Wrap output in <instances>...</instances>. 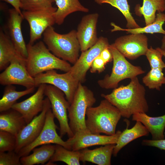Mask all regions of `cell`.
I'll use <instances>...</instances> for the list:
<instances>
[{
  "mask_svg": "<svg viewBox=\"0 0 165 165\" xmlns=\"http://www.w3.org/2000/svg\"><path fill=\"white\" fill-rule=\"evenodd\" d=\"M101 95L117 108L122 116L125 118H129L137 113H146L148 110L145 88L137 77L131 79L128 85H121L109 94Z\"/></svg>",
  "mask_w": 165,
  "mask_h": 165,
  "instance_id": "6da1fadb",
  "label": "cell"
},
{
  "mask_svg": "<svg viewBox=\"0 0 165 165\" xmlns=\"http://www.w3.org/2000/svg\"><path fill=\"white\" fill-rule=\"evenodd\" d=\"M27 47L28 57L25 65L33 77L53 69L59 70L65 72L70 70L72 66L69 62L54 55L44 42L40 41L33 44L28 43Z\"/></svg>",
  "mask_w": 165,
  "mask_h": 165,
  "instance_id": "7a4b0ae2",
  "label": "cell"
},
{
  "mask_svg": "<svg viewBox=\"0 0 165 165\" xmlns=\"http://www.w3.org/2000/svg\"><path fill=\"white\" fill-rule=\"evenodd\" d=\"M86 115V126L90 133L108 135L115 134L116 126L122 116L118 108L105 99L97 106L88 108Z\"/></svg>",
  "mask_w": 165,
  "mask_h": 165,
  "instance_id": "3957f363",
  "label": "cell"
},
{
  "mask_svg": "<svg viewBox=\"0 0 165 165\" xmlns=\"http://www.w3.org/2000/svg\"><path fill=\"white\" fill-rule=\"evenodd\" d=\"M43 36L44 42L54 55L73 64L76 62L80 48L76 30L61 34L50 26L45 31Z\"/></svg>",
  "mask_w": 165,
  "mask_h": 165,
  "instance_id": "277c9868",
  "label": "cell"
},
{
  "mask_svg": "<svg viewBox=\"0 0 165 165\" xmlns=\"http://www.w3.org/2000/svg\"><path fill=\"white\" fill-rule=\"evenodd\" d=\"M96 101L92 91L79 82L68 109L69 125L74 134L90 132L86 126L85 116L87 109Z\"/></svg>",
  "mask_w": 165,
  "mask_h": 165,
  "instance_id": "5b68a950",
  "label": "cell"
},
{
  "mask_svg": "<svg viewBox=\"0 0 165 165\" xmlns=\"http://www.w3.org/2000/svg\"><path fill=\"white\" fill-rule=\"evenodd\" d=\"M113 57V64L110 75L97 81L99 86L105 89H115L118 87L121 81L130 79L145 73L141 68L134 65L128 61L126 57L111 44L108 47Z\"/></svg>",
  "mask_w": 165,
  "mask_h": 165,
  "instance_id": "8992f818",
  "label": "cell"
},
{
  "mask_svg": "<svg viewBox=\"0 0 165 165\" xmlns=\"http://www.w3.org/2000/svg\"><path fill=\"white\" fill-rule=\"evenodd\" d=\"M45 95L50 101L51 109L54 117L58 120L60 126V135L62 138L67 134L69 138L74 134L69 125L67 114L70 104L61 90L50 85L46 84Z\"/></svg>",
  "mask_w": 165,
  "mask_h": 165,
  "instance_id": "52a82bcc",
  "label": "cell"
},
{
  "mask_svg": "<svg viewBox=\"0 0 165 165\" xmlns=\"http://www.w3.org/2000/svg\"><path fill=\"white\" fill-rule=\"evenodd\" d=\"M26 59L20 56L14 58L0 74V83L3 86L17 85L29 89L35 87L34 78L28 71Z\"/></svg>",
  "mask_w": 165,
  "mask_h": 165,
  "instance_id": "ba28073f",
  "label": "cell"
},
{
  "mask_svg": "<svg viewBox=\"0 0 165 165\" xmlns=\"http://www.w3.org/2000/svg\"><path fill=\"white\" fill-rule=\"evenodd\" d=\"M34 78L35 87L43 84L53 85L64 92L70 104L79 83L74 79L69 72L59 74L54 69L40 74Z\"/></svg>",
  "mask_w": 165,
  "mask_h": 165,
  "instance_id": "9c48e42d",
  "label": "cell"
},
{
  "mask_svg": "<svg viewBox=\"0 0 165 165\" xmlns=\"http://www.w3.org/2000/svg\"><path fill=\"white\" fill-rule=\"evenodd\" d=\"M108 39L103 37L98 38L97 42L87 50L82 52L76 62L68 71L76 81L82 83L86 80L87 72L95 59L105 49L109 47Z\"/></svg>",
  "mask_w": 165,
  "mask_h": 165,
  "instance_id": "30bf717a",
  "label": "cell"
},
{
  "mask_svg": "<svg viewBox=\"0 0 165 165\" xmlns=\"http://www.w3.org/2000/svg\"><path fill=\"white\" fill-rule=\"evenodd\" d=\"M57 8H51L34 11H23L24 19L28 22L30 27V40L29 43L34 44L41 38L45 31L55 23L53 13Z\"/></svg>",
  "mask_w": 165,
  "mask_h": 165,
  "instance_id": "8fae6325",
  "label": "cell"
},
{
  "mask_svg": "<svg viewBox=\"0 0 165 165\" xmlns=\"http://www.w3.org/2000/svg\"><path fill=\"white\" fill-rule=\"evenodd\" d=\"M55 118L51 108L49 109L46 114L43 127L38 136L33 142L21 148L18 153L21 157L29 155L34 148L44 145L58 144L68 149L66 141H64L57 133V127L54 122Z\"/></svg>",
  "mask_w": 165,
  "mask_h": 165,
  "instance_id": "7c38bea8",
  "label": "cell"
},
{
  "mask_svg": "<svg viewBox=\"0 0 165 165\" xmlns=\"http://www.w3.org/2000/svg\"><path fill=\"white\" fill-rule=\"evenodd\" d=\"M148 41L143 34H131L117 38L111 45L125 57L133 60L145 55L148 48Z\"/></svg>",
  "mask_w": 165,
  "mask_h": 165,
  "instance_id": "4fadbf2b",
  "label": "cell"
},
{
  "mask_svg": "<svg viewBox=\"0 0 165 165\" xmlns=\"http://www.w3.org/2000/svg\"><path fill=\"white\" fill-rule=\"evenodd\" d=\"M50 108V102L46 97L40 114L27 124L16 136L15 152L18 153L21 148L31 143L38 137L43 127L47 112Z\"/></svg>",
  "mask_w": 165,
  "mask_h": 165,
  "instance_id": "5bb4252c",
  "label": "cell"
},
{
  "mask_svg": "<svg viewBox=\"0 0 165 165\" xmlns=\"http://www.w3.org/2000/svg\"><path fill=\"white\" fill-rule=\"evenodd\" d=\"M122 132L118 130L113 135H101L90 132L74 134L66 141L68 149L79 151L96 145H105L116 144Z\"/></svg>",
  "mask_w": 165,
  "mask_h": 165,
  "instance_id": "9a60e30c",
  "label": "cell"
},
{
  "mask_svg": "<svg viewBox=\"0 0 165 165\" xmlns=\"http://www.w3.org/2000/svg\"><path fill=\"white\" fill-rule=\"evenodd\" d=\"M98 16L97 13L86 15L82 18L78 25L77 36L82 52L91 47L98 40L97 25Z\"/></svg>",
  "mask_w": 165,
  "mask_h": 165,
  "instance_id": "2e32d148",
  "label": "cell"
},
{
  "mask_svg": "<svg viewBox=\"0 0 165 165\" xmlns=\"http://www.w3.org/2000/svg\"><path fill=\"white\" fill-rule=\"evenodd\" d=\"M46 85L44 84H40L33 95L22 101L16 102L12 107V108L21 114L27 124L42 110Z\"/></svg>",
  "mask_w": 165,
  "mask_h": 165,
  "instance_id": "e0dca14e",
  "label": "cell"
},
{
  "mask_svg": "<svg viewBox=\"0 0 165 165\" xmlns=\"http://www.w3.org/2000/svg\"><path fill=\"white\" fill-rule=\"evenodd\" d=\"M9 13L7 24L9 36L18 54L26 59L28 57L27 45L21 30V23L24 17L13 8L9 9Z\"/></svg>",
  "mask_w": 165,
  "mask_h": 165,
  "instance_id": "ac0fdd59",
  "label": "cell"
},
{
  "mask_svg": "<svg viewBox=\"0 0 165 165\" xmlns=\"http://www.w3.org/2000/svg\"><path fill=\"white\" fill-rule=\"evenodd\" d=\"M115 144L106 145L93 150L86 148L80 150V161L98 165H110Z\"/></svg>",
  "mask_w": 165,
  "mask_h": 165,
  "instance_id": "d6986e66",
  "label": "cell"
},
{
  "mask_svg": "<svg viewBox=\"0 0 165 165\" xmlns=\"http://www.w3.org/2000/svg\"><path fill=\"white\" fill-rule=\"evenodd\" d=\"M132 120L142 123L151 134L152 139H164L165 114L158 117H151L146 113H138L132 116Z\"/></svg>",
  "mask_w": 165,
  "mask_h": 165,
  "instance_id": "ffe728a7",
  "label": "cell"
},
{
  "mask_svg": "<svg viewBox=\"0 0 165 165\" xmlns=\"http://www.w3.org/2000/svg\"><path fill=\"white\" fill-rule=\"evenodd\" d=\"M26 124L21 114L14 109L11 108L0 112V131L10 133L16 136Z\"/></svg>",
  "mask_w": 165,
  "mask_h": 165,
  "instance_id": "44dd1931",
  "label": "cell"
},
{
  "mask_svg": "<svg viewBox=\"0 0 165 165\" xmlns=\"http://www.w3.org/2000/svg\"><path fill=\"white\" fill-rule=\"evenodd\" d=\"M149 131L140 122L137 121L131 128L127 127L122 132L116 143L115 146L113 155L116 156L119 151L129 143L138 138L148 135Z\"/></svg>",
  "mask_w": 165,
  "mask_h": 165,
  "instance_id": "7402d4cb",
  "label": "cell"
},
{
  "mask_svg": "<svg viewBox=\"0 0 165 165\" xmlns=\"http://www.w3.org/2000/svg\"><path fill=\"white\" fill-rule=\"evenodd\" d=\"M54 2L57 8L53 16L55 23L59 25L62 24L66 17L73 13L77 11L87 13L89 11L79 0H55Z\"/></svg>",
  "mask_w": 165,
  "mask_h": 165,
  "instance_id": "603a6c76",
  "label": "cell"
},
{
  "mask_svg": "<svg viewBox=\"0 0 165 165\" xmlns=\"http://www.w3.org/2000/svg\"><path fill=\"white\" fill-rule=\"evenodd\" d=\"M55 145L48 144L42 145L40 147L35 148L33 153L20 158L22 165H44L51 159L55 151Z\"/></svg>",
  "mask_w": 165,
  "mask_h": 165,
  "instance_id": "cb8c5ba5",
  "label": "cell"
},
{
  "mask_svg": "<svg viewBox=\"0 0 165 165\" xmlns=\"http://www.w3.org/2000/svg\"><path fill=\"white\" fill-rule=\"evenodd\" d=\"M18 56L21 57L17 53L9 36L6 35L2 29L1 30L0 70H4L8 66L11 61L14 58Z\"/></svg>",
  "mask_w": 165,
  "mask_h": 165,
  "instance_id": "d4e9b609",
  "label": "cell"
},
{
  "mask_svg": "<svg viewBox=\"0 0 165 165\" xmlns=\"http://www.w3.org/2000/svg\"><path fill=\"white\" fill-rule=\"evenodd\" d=\"M165 22V14L162 13H158L156 16L154 21L152 23L143 28H139L131 29H123L116 25L113 23L111 24L114 28L112 31H127V33L143 34V33L153 34L159 33L165 35V30L162 27Z\"/></svg>",
  "mask_w": 165,
  "mask_h": 165,
  "instance_id": "484cf974",
  "label": "cell"
},
{
  "mask_svg": "<svg viewBox=\"0 0 165 165\" xmlns=\"http://www.w3.org/2000/svg\"><path fill=\"white\" fill-rule=\"evenodd\" d=\"M136 9L145 19L146 26L153 22L156 13H162L165 10V0H143L142 6H137Z\"/></svg>",
  "mask_w": 165,
  "mask_h": 165,
  "instance_id": "4316f807",
  "label": "cell"
},
{
  "mask_svg": "<svg viewBox=\"0 0 165 165\" xmlns=\"http://www.w3.org/2000/svg\"><path fill=\"white\" fill-rule=\"evenodd\" d=\"M3 96L0 100V112L12 108L17 100L23 96L32 93L35 87L26 89L25 90L17 91L13 85L6 86Z\"/></svg>",
  "mask_w": 165,
  "mask_h": 165,
  "instance_id": "83f0119b",
  "label": "cell"
},
{
  "mask_svg": "<svg viewBox=\"0 0 165 165\" xmlns=\"http://www.w3.org/2000/svg\"><path fill=\"white\" fill-rule=\"evenodd\" d=\"M80 151L68 150L63 146L55 145V151L47 164L57 161L63 162L68 165H79Z\"/></svg>",
  "mask_w": 165,
  "mask_h": 165,
  "instance_id": "f1b7e54d",
  "label": "cell"
},
{
  "mask_svg": "<svg viewBox=\"0 0 165 165\" xmlns=\"http://www.w3.org/2000/svg\"><path fill=\"white\" fill-rule=\"evenodd\" d=\"M97 3L101 4L107 3L118 9L126 18L127 29L138 28L140 27L135 21L130 12V6L127 0H94Z\"/></svg>",
  "mask_w": 165,
  "mask_h": 165,
  "instance_id": "f546056e",
  "label": "cell"
},
{
  "mask_svg": "<svg viewBox=\"0 0 165 165\" xmlns=\"http://www.w3.org/2000/svg\"><path fill=\"white\" fill-rule=\"evenodd\" d=\"M162 71L160 68H151L142 78L143 83L150 89L160 90V87L165 84V77Z\"/></svg>",
  "mask_w": 165,
  "mask_h": 165,
  "instance_id": "4dcf8cb0",
  "label": "cell"
},
{
  "mask_svg": "<svg viewBox=\"0 0 165 165\" xmlns=\"http://www.w3.org/2000/svg\"><path fill=\"white\" fill-rule=\"evenodd\" d=\"M55 0H20L21 9L25 11L45 9L53 7Z\"/></svg>",
  "mask_w": 165,
  "mask_h": 165,
  "instance_id": "1f68e13d",
  "label": "cell"
},
{
  "mask_svg": "<svg viewBox=\"0 0 165 165\" xmlns=\"http://www.w3.org/2000/svg\"><path fill=\"white\" fill-rule=\"evenodd\" d=\"M16 136L5 131H0V152L15 150Z\"/></svg>",
  "mask_w": 165,
  "mask_h": 165,
  "instance_id": "d6a6232c",
  "label": "cell"
},
{
  "mask_svg": "<svg viewBox=\"0 0 165 165\" xmlns=\"http://www.w3.org/2000/svg\"><path fill=\"white\" fill-rule=\"evenodd\" d=\"M151 68H159L163 69L165 68V63L162 57L161 53L156 48L153 49L152 46L148 48L145 55Z\"/></svg>",
  "mask_w": 165,
  "mask_h": 165,
  "instance_id": "836d02e7",
  "label": "cell"
},
{
  "mask_svg": "<svg viewBox=\"0 0 165 165\" xmlns=\"http://www.w3.org/2000/svg\"><path fill=\"white\" fill-rule=\"evenodd\" d=\"M21 157L15 150L0 152V165H20Z\"/></svg>",
  "mask_w": 165,
  "mask_h": 165,
  "instance_id": "e575fe53",
  "label": "cell"
},
{
  "mask_svg": "<svg viewBox=\"0 0 165 165\" xmlns=\"http://www.w3.org/2000/svg\"><path fill=\"white\" fill-rule=\"evenodd\" d=\"M106 64L100 56L96 57L92 62L90 68V71L91 73H95L97 72L100 73L103 72L105 68Z\"/></svg>",
  "mask_w": 165,
  "mask_h": 165,
  "instance_id": "d590c367",
  "label": "cell"
},
{
  "mask_svg": "<svg viewBox=\"0 0 165 165\" xmlns=\"http://www.w3.org/2000/svg\"><path fill=\"white\" fill-rule=\"evenodd\" d=\"M141 144L143 145L155 147L165 150V139H164L157 140L144 139L142 141Z\"/></svg>",
  "mask_w": 165,
  "mask_h": 165,
  "instance_id": "8d00e7d4",
  "label": "cell"
},
{
  "mask_svg": "<svg viewBox=\"0 0 165 165\" xmlns=\"http://www.w3.org/2000/svg\"><path fill=\"white\" fill-rule=\"evenodd\" d=\"M100 56L106 64L113 61L112 55L108 48L103 50Z\"/></svg>",
  "mask_w": 165,
  "mask_h": 165,
  "instance_id": "74e56055",
  "label": "cell"
},
{
  "mask_svg": "<svg viewBox=\"0 0 165 165\" xmlns=\"http://www.w3.org/2000/svg\"><path fill=\"white\" fill-rule=\"evenodd\" d=\"M12 5L20 14L22 15L20 7V0H3Z\"/></svg>",
  "mask_w": 165,
  "mask_h": 165,
  "instance_id": "f35d334b",
  "label": "cell"
},
{
  "mask_svg": "<svg viewBox=\"0 0 165 165\" xmlns=\"http://www.w3.org/2000/svg\"><path fill=\"white\" fill-rule=\"evenodd\" d=\"M162 50L165 51V35L163 37L162 40V44L161 48Z\"/></svg>",
  "mask_w": 165,
  "mask_h": 165,
  "instance_id": "ab89813d",
  "label": "cell"
},
{
  "mask_svg": "<svg viewBox=\"0 0 165 165\" xmlns=\"http://www.w3.org/2000/svg\"><path fill=\"white\" fill-rule=\"evenodd\" d=\"M156 48L161 53L163 56L165 57V51L163 50L160 47H158Z\"/></svg>",
  "mask_w": 165,
  "mask_h": 165,
  "instance_id": "60d3db41",
  "label": "cell"
}]
</instances>
